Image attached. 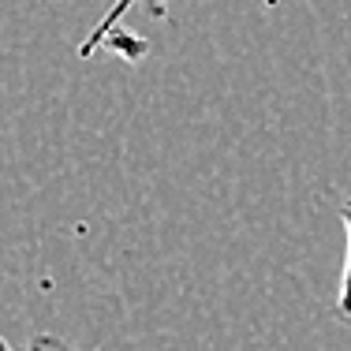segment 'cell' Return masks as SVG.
<instances>
[{"label": "cell", "instance_id": "obj_3", "mask_svg": "<svg viewBox=\"0 0 351 351\" xmlns=\"http://www.w3.org/2000/svg\"><path fill=\"white\" fill-rule=\"evenodd\" d=\"M0 351H79V348L68 344V340H60V337H49V332H41V337L27 340V344H15V340L0 337Z\"/></svg>", "mask_w": 351, "mask_h": 351}, {"label": "cell", "instance_id": "obj_2", "mask_svg": "<svg viewBox=\"0 0 351 351\" xmlns=\"http://www.w3.org/2000/svg\"><path fill=\"white\" fill-rule=\"evenodd\" d=\"M340 221H344V232H348V250H344V265H340V291L332 314L340 322H351V198L340 206Z\"/></svg>", "mask_w": 351, "mask_h": 351}, {"label": "cell", "instance_id": "obj_1", "mask_svg": "<svg viewBox=\"0 0 351 351\" xmlns=\"http://www.w3.org/2000/svg\"><path fill=\"white\" fill-rule=\"evenodd\" d=\"M169 4L172 0H112V8L101 15V19L94 23V30H90L86 38H82V45H79V56H94L97 49H112L116 45V38H120V23L128 19L135 8H146L154 19H161L165 12H169Z\"/></svg>", "mask_w": 351, "mask_h": 351}]
</instances>
